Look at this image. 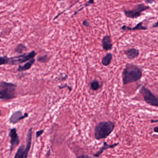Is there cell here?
I'll list each match as a JSON object with an SVG mask.
<instances>
[{
	"instance_id": "cell-1",
	"label": "cell",
	"mask_w": 158,
	"mask_h": 158,
	"mask_svg": "<svg viewBox=\"0 0 158 158\" xmlns=\"http://www.w3.org/2000/svg\"><path fill=\"white\" fill-rule=\"evenodd\" d=\"M143 76V70L138 65L127 64L124 69L122 78L124 85L134 83L139 81Z\"/></svg>"
},
{
	"instance_id": "cell-2",
	"label": "cell",
	"mask_w": 158,
	"mask_h": 158,
	"mask_svg": "<svg viewBox=\"0 0 158 158\" xmlns=\"http://www.w3.org/2000/svg\"><path fill=\"white\" fill-rule=\"evenodd\" d=\"M115 123L110 121H101L96 125L94 129L95 138L97 140L106 138L114 129Z\"/></svg>"
},
{
	"instance_id": "cell-3",
	"label": "cell",
	"mask_w": 158,
	"mask_h": 158,
	"mask_svg": "<svg viewBox=\"0 0 158 158\" xmlns=\"http://www.w3.org/2000/svg\"><path fill=\"white\" fill-rule=\"evenodd\" d=\"M16 87V84L1 81L0 83V99L6 101L15 98Z\"/></svg>"
},
{
	"instance_id": "cell-4",
	"label": "cell",
	"mask_w": 158,
	"mask_h": 158,
	"mask_svg": "<svg viewBox=\"0 0 158 158\" xmlns=\"http://www.w3.org/2000/svg\"><path fill=\"white\" fill-rule=\"evenodd\" d=\"M150 9H151L150 7L146 5L144 3H141L136 5L132 10H124L123 12L126 17L127 18L136 19L140 17L143 12Z\"/></svg>"
},
{
	"instance_id": "cell-5",
	"label": "cell",
	"mask_w": 158,
	"mask_h": 158,
	"mask_svg": "<svg viewBox=\"0 0 158 158\" xmlns=\"http://www.w3.org/2000/svg\"><path fill=\"white\" fill-rule=\"evenodd\" d=\"M36 55V53L35 51H31L28 54H23L13 57L11 58H8L7 65H18L21 64L25 63L27 61L35 58Z\"/></svg>"
},
{
	"instance_id": "cell-6",
	"label": "cell",
	"mask_w": 158,
	"mask_h": 158,
	"mask_svg": "<svg viewBox=\"0 0 158 158\" xmlns=\"http://www.w3.org/2000/svg\"><path fill=\"white\" fill-rule=\"evenodd\" d=\"M140 92L143 96L144 100L146 103L151 106L158 107V98L145 86H142L140 88Z\"/></svg>"
},
{
	"instance_id": "cell-7",
	"label": "cell",
	"mask_w": 158,
	"mask_h": 158,
	"mask_svg": "<svg viewBox=\"0 0 158 158\" xmlns=\"http://www.w3.org/2000/svg\"><path fill=\"white\" fill-rule=\"evenodd\" d=\"M9 136L10 137V155L15 148L17 147L20 143V138L17 133L16 128L11 129L9 133Z\"/></svg>"
},
{
	"instance_id": "cell-8",
	"label": "cell",
	"mask_w": 158,
	"mask_h": 158,
	"mask_svg": "<svg viewBox=\"0 0 158 158\" xmlns=\"http://www.w3.org/2000/svg\"><path fill=\"white\" fill-rule=\"evenodd\" d=\"M28 116V114L27 113H25L24 115H22L21 111L20 110L15 111L13 113V114L11 115L10 118H9V121L11 123L15 124L17 123L19 121L26 118Z\"/></svg>"
},
{
	"instance_id": "cell-9",
	"label": "cell",
	"mask_w": 158,
	"mask_h": 158,
	"mask_svg": "<svg viewBox=\"0 0 158 158\" xmlns=\"http://www.w3.org/2000/svg\"><path fill=\"white\" fill-rule=\"evenodd\" d=\"M102 46L103 49L105 51L111 50L113 48V43L110 35H105L102 38Z\"/></svg>"
},
{
	"instance_id": "cell-10",
	"label": "cell",
	"mask_w": 158,
	"mask_h": 158,
	"mask_svg": "<svg viewBox=\"0 0 158 158\" xmlns=\"http://www.w3.org/2000/svg\"><path fill=\"white\" fill-rule=\"evenodd\" d=\"M121 29L123 31H135L147 30L148 27L147 26H144L143 21L139 22L136 26L133 27H130L126 25H123L121 27Z\"/></svg>"
},
{
	"instance_id": "cell-11",
	"label": "cell",
	"mask_w": 158,
	"mask_h": 158,
	"mask_svg": "<svg viewBox=\"0 0 158 158\" xmlns=\"http://www.w3.org/2000/svg\"><path fill=\"white\" fill-rule=\"evenodd\" d=\"M124 54L128 59L134 60L139 56L140 51L137 48H131L124 51Z\"/></svg>"
},
{
	"instance_id": "cell-12",
	"label": "cell",
	"mask_w": 158,
	"mask_h": 158,
	"mask_svg": "<svg viewBox=\"0 0 158 158\" xmlns=\"http://www.w3.org/2000/svg\"><path fill=\"white\" fill-rule=\"evenodd\" d=\"M32 136H33V131L32 128H30L27 132L26 136V146L25 148V158H27L28 153L30 149L31 146L32 141Z\"/></svg>"
},
{
	"instance_id": "cell-13",
	"label": "cell",
	"mask_w": 158,
	"mask_h": 158,
	"mask_svg": "<svg viewBox=\"0 0 158 158\" xmlns=\"http://www.w3.org/2000/svg\"><path fill=\"white\" fill-rule=\"evenodd\" d=\"M118 145L119 143H115L113 144L110 145L108 144L107 142H104L103 147L100 148V149L99 150V151L97 153L94 154L93 157H99L104 153V151H105L108 149L113 148H115Z\"/></svg>"
},
{
	"instance_id": "cell-14",
	"label": "cell",
	"mask_w": 158,
	"mask_h": 158,
	"mask_svg": "<svg viewBox=\"0 0 158 158\" xmlns=\"http://www.w3.org/2000/svg\"><path fill=\"white\" fill-rule=\"evenodd\" d=\"M35 60L34 58L28 60V62H26L23 66L19 65L17 71H24L28 70L31 68L32 66H33L34 63H35Z\"/></svg>"
},
{
	"instance_id": "cell-15",
	"label": "cell",
	"mask_w": 158,
	"mask_h": 158,
	"mask_svg": "<svg viewBox=\"0 0 158 158\" xmlns=\"http://www.w3.org/2000/svg\"><path fill=\"white\" fill-rule=\"evenodd\" d=\"M113 58V55L111 52H108L103 57L102 60V64L105 66H107L110 65Z\"/></svg>"
},
{
	"instance_id": "cell-16",
	"label": "cell",
	"mask_w": 158,
	"mask_h": 158,
	"mask_svg": "<svg viewBox=\"0 0 158 158\" xmlns=\"http://www.w3.org/2000/svg\"><path fill=\"white\" fill-rule=\"evenodd\" d=\"M25 148L24 145L20 146L15 154V158H25Z\"/></svg>"
},
{
	"instance_id": "cell-17",
	"label": "cell",
	"mask_w": 158,
	"mask_h": 158,
	"mask_svg": "<svg viewBox=\"0 0 158 158\" xmlns=\"http://www.w3.org/2000/svg\"><path fill=\"white\" fill-rule=\"evenodd\" d=\"M101 87L99 82L97 80H93L90 83V88L92 90L96 91Z\"/></svg>"
},
{
	"instance_id": "cell-18",
	"label": "cell",
	"mask_w": 158,
	"mask_h": 158,
	"mask_svg": "<svg viewBox=\"0 0 158 158\" xmlns=\"http://www.w3.org/2000/svg\"><path fill=\"white\" fill-rule=\"evenodd\" d=\"M94 3V0H89V1H87V2L85 3V4H84V6L82 7L81 8H80V9H79L78 10L76 11L72 15V16H71V17H73L76 14H78L79 12H80L81 11L83 10V9H85V8L86 7H89V6L93 4Z\"/></svg>"
},
{
	"instance_id": "cell-19",
	"label": "cell",
	"mask_w": 158,
	"mask_h": 158,
	"mask_svg": "<svg viewBox=\"0 0 158 158\" xmlns=\"http://www.w3.org/2000/svg\"><path fill=\"white\" fill-rule=\"evenodd\" d=\"M26 47L25 46L22 44H20L15 48V51L19 54L23 53L24 51L26 50Z\"/></svg>"
},
{
	"instance_id": "cell-20",
	"label": "cell",
	"mask_w": 158,
	"mask_h": 158,
	"mask_svg": "<svg viewBox=\"0 0 158 158\" xmlns=\"http://www.w3.org/2000/svg\"><path fill=\"white\" fill-rule=\"evenodd\" d=\"M48 60L47 55H44L42 56L39 57L38 58V61L41 63H46Z\"/></svg>"
},
{
	"instance_id": "cell-21",
	"label": "cell",
	"mask_w": 158,
	"mask_h": 158,
	"mask_svg": "<svg viewBox=\"0 0 158 158\" xmlns=\"http://www.w3.org/2000/svg\"><path fill=\"white\" fill-rule=\"evenodd\" d=\"M79 1L80 0H77V1H76V2H75V3H74V4H73L71 5L69 7H68V8H67V9H65V10H64L62 12H61L60 13V14H59V15H57L56 16V17H55L54 18V20H55L56 19H57V18H58V17H59V16L60 15H61V14H63V13H64V12H65V11H66L67 10H68V9H70L71 7H72L73 6L75 5L76 4V3H78V2H79Z\"/></svg>"
},
{
	"instance_id": "cell-22",
	"label": "cell",
	"mask_w": 158,
	"mask_h": 158,
	"mask_svg": "<svg viewBox=\"0 0 158 158\" xmlns=\"http://www.w3.org/2000/svg\"><path fill=\"white\" fill-rule=\"evenodd\" d=\"M44 129H42V130H40L39 131H37L36 133V138H39L40 136H41L42 134H43V133H44Z\"/></svg>"
},
{
	"instance_id": "cell-23",
	"label": "cell",
	"mask_w": 158,
	"mask_h": 158,
	"mask_svg": "<svg viewBox=\"0 0 158 158\" xmlns=\"http://www.w3.org/2000/svg\"><path fill=\"white\" fill-rule=\"evenodd\" d=\"M82 24H83V26H86V27H89V26H90V23L88 20H84Z\"/></svg>"
},
{
	"instance_id": "cell-24",
	"label": "cell",
	"mask_w": 158,
	"mask_h": 158,
	"mask_svg": "<svg viewBox=\"0 0 158 158\" xmlns=\"http://www.w3.org/2000/svg\"><path fill=\"white\" fill-rule=\"evenodd\" d=\"M68 88V90H70V91H71L72 90V88L70 86H68V85H64V86H59V88L60 89H64V88Z\"/></svg>"
},
{
	"instance_id": "cell-25",
	"label": "cell",
	"mask_w": 158,
	"mask_h": 158,
	"mask_svg": "<svg viewBox=\"0 0 158 158\" xmlns=\"http://www.w3.org/2000/svg\"><path fill=\"white\" fill-rule=\"evenodd\" d=\"M144 1L148 4H152L155 2V0H144Z\"/></svg>"
},
{
	"instance_id": "cell-26",
	"label": "cell",
	"mask_w": 158,
	"mask_h": 158,
	"mask_svg": "<svg viewBox=\"0 0 158 158\" xmlns=\"http://www.w3.org/2000/svg\"><path fill=\"white\" fill-rule=\"evenodd\" d=\"M158 26V23L156 21L155 23H154L152 26V28H157Z\"/></svg>"
},
{
	"instance_id": "cell-27",
	"label": "cell",
	"mask_w": 158,
	"mask_h": 158,
	"mask_svg": "<svg viewBox=\"0 0 158 158\" xmlns=\"http://www.w3.org/2000/svg\"><path fill=\"white\" fill-rule=\"evenodd\" d=\"M154 132H155V133H158V127L157 126L155 127V128H154Z\"/></svg>"
},
{
	"instance_id": "cell-28",
	"label": "cell",
	"mask_w": 158,
	"mask_h": 158,
	"mask_svg": "<svg viewBox=\"0 0 158 158\" xmlns=\"http://www.w3.org/2000/svg\"><path fill=\"white\" fill-rule=\"evenodd\" d=\"M78 158H85V157H86V158H89V156H78Z\"/></svg>"
},
{
	"instance_id": "cell-29",
	"label": "cell",
	"mask_w": 158,
	"mask_h": 158,
	"mask_svg": "<svg viewBox=\"0 0 158 158\" xmlns=\"http://www.w3.org/2000/svg\"><path fill=\"white\" fill-rule=\"evenodd\" d=\"M158 120H151V123H157L158 122Z\"/></svg>"
},
{
	"instance_id": "cell-30",
	"label": "cell",
	"mask_w": 158,
	"mask_h": 158,
	"mask_svg": "<svg viewBox=\"0 0 158 158\" xmlns=\"http://www.w3.org/2000/svg\"><path fill=\"white\" fill-rule=\"evenodd\" d=\"M58 1H64V0H57Z\"/></svg>"
},
{
	"instance_id": "cell-31",
	"label": "cell",
	"mask_w": 158,
	"mask_h": 158,
	"mask_svg": "<svg viewBox=\"0 0 158 158\" xmlns=\"http://www.w3.org/2000/svg\"><path fill=\"white\" fill-rule=\"evenodd\" d=\"M1 115V110H0V115Z\"/></svg>"
}]
</instances>
